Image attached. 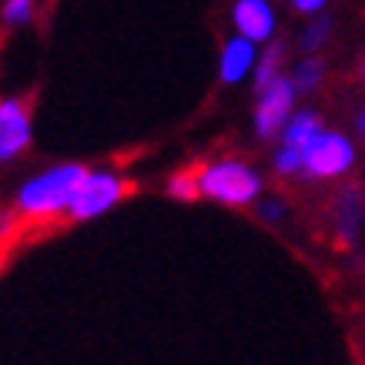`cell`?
Segmentation results:
<instances>
[{
  "instance_id": "obj_1",
  "label": "cell",
  "mask_w": 365,
  "mask_h": 365,
  "mask_svg": "<svg viewBox=\"0 0 365 365\" xmlns=\"http://www.w3.org/2000/svg\"><path fill=\"white\" fill-rule=\"evenodd\" d=\"M88 168L81 165H54L41 171V175L27 178L14 198V211L17 215H27V218H57V215H67L71 201H74V191L84 181Z\"/></svg>"
},
{
  "instance_id": "obj_2",
  "label": "cell",
  "mask_w": 365,
  "mask_h": 365,
  "mask_svg": "<svg viewBox=\"0 0 365 365\" xmlns=\"http://www.w3.org/2000/svg\"><path fill=\"white\" fill-rule=\"evenodd\" d=\"M198 188L205 198L222 205H248L262 191V178L242 161H215L198 168Z\"/></svg>"
},
{
  "instance_id": "obj_3",
  "label": "cell",
  "mask_w": 365,
  "mask_h": 365,
  "mask_svg": "<svg viewBox=\"0 0 365 365\" xmlns=\"http://www.w3.org/2000/svg\"><path fill=\"white\" fill-rule=\"evenodd\" d=\"M128 188L131 185L121 175H114V171H88L84 181L78 185V191H74V201H71L67 215L74 222L101 218V215H108V211L118 208L128 198Z\"/></svg>"
},
{
  "instance_id": "obj_4",
  "label": "cell",
  "mask_w": 365,
  "mask_h": 365,
  "mask_svg": "<svg viewBox=\"0 0 365 365\" xmlns=\"http://www.w3.org/2000/svg\"><path fill=\"white\" fill-rule=\"evenodd\" d=\"M31 111L24 101L4 98L0 101V165H11L31 148Z\"/></svg>"
},
{
  "instance_id": "obj_5",
  "label": "cell",
  "mask_w": 365,
  "mask_h": 365,
  "mask_svg": "<svg viewBox=\"0 0 365 365\" xmlns=\"http://www.w3.org/2000/svg\"><path fill=\"white\" fill-rule=\"evenodd\" d=\"M292 101H295V84L288 78L272 81L262 94H258V108H255V128L262 138H275L285 131L288 114H292Z\"/></svg>"
},
{
  "instance_id": "obj_6",
  "label": "cell",
  "mask_w": 365,
  "mask_h": 365,
  "mask_svg": "<svg viewBox=\"0 0 365 365\" xmlns=\"http://www.w3.org/2000/svg\"><path fill=\"white\" fill-rule=\"evenodd\" d=\"M349 165H352V144L345 141L342 134L322 131L305 148V171L312 178H335L349 171Z\"/></svg>"
},
{
  "instance_id": "obj_7",
  "label": "cell",
  "mask_w": 365,
  "mask_h": 365,
  "mask_svg": "<svg viewBox=\"0 0 365 365\" xmlns=\"http://www.w3.org/2000/svg\"><path fill=\"white\" fill-rule=\"evenodd\" d=\"M232 21L238 27L245 41H268L272 31H275V11H272V4L268 0H238L232 11Z\"/></svg>"
},
{
  "instance_id": "obj_8",
  "label": "cell",
  "mask_w": 365,
  "mask_h": 365,
  "mask_svg": "<svg viewBox=\"0 0 365 365\" xmlns=\"http://www.w3.org/2000/svg\"><path fill=\"white\" fill-rule=\"evenodd\" d=\"M252 67H255V44L238 34L222 51V81L225 84H235V81H242Z\"/></svg>"
},
{
  "instance_id": "obj_9",
  "label": "cell",
  "mask_w": 365,
  "mask_h": 365,
  "mask_svg": "<svg viewBox=\"0 0 365 365\" xmlns=\"http://www.w3.org/2000/svg\"><path fill=\"white\" fill-rule=\"evenodd\" d=\"M285 141L282 144H288V148H299V151H305L315 138L322 134V121L315 118V114H309V111H302V114H295L292 121L285 124Z\"/></svg>"
},
{
  "instance_id": "obj_10",
  "label": "cell",
  "mask_w": 365,
  "mask_h": 365,
  "mask_svg": "<svg viewBox=\"0 0 365 365\" xmlns=\"http://www.w3.org/2000/svg\"><path fill=\"white\" fill-rule=\"evenodd\" d=\"M278 67H282V44H272L265 54H262V61L255 64V88H258V94H262L272 81L282 78Z\"/></svg>"
},
{
  "instance_id": "obj_11",
  "label": "cell",
  "mask_w": 365,
  "mask_h": 365,
  "mask_svg": "<svg viewBox=\"0 0 365 365\" xmlns=\"http://www.w3.org/2000/svg\"><path fill=\"white\" fill-rule=\"evenodd\" d=\"M275 171L278 175H299V171H305V151H299V148H288V144H282V151L275 155Z\"/></svg>"
},
{
  "instance_id": "obj_12",
  "label": "cell",
  "mask_w": 365,
  "mask_h": 365,
  "mask_svg": "<svg viewBox=\"0 0 365 365\" xmlns=\"http://www.w3.org/2000/svg\"><path fill=\"white\" fill-rule=\"evenodd\" d=\"M168 195H171V198H181V201H195L201 195L198 171H195V175H188V171L175 175V178H171V185H168Z\"/></svg>"
},
{
  "instance_id": "obj_13",
  "label": "cell",
  "mask_w": 365,
  "mask_h": 365,
  "mask_svg": "<svg viewBox=\"0 0 365 365\" xmlns=\"http://www.w3.org/2000/svg\"><path fill=\"white\" fill-rule=\"evenodd\" d=\"M34 17V0H7L4 4V21L11 27H24Z\"/></svg>"
},
{
  "instance_id": "obj_14",
  "label": "cell",
  "mask_w": 365,
  "mask_h": 365,
  "mask_svg": "<svg viewBox=\"0 0 365 365\" xmlns=\"http://www.w3.org/2000/svg\"><path fill=\"white\" fill-rule=\"evenodd\" d=\"M319 78H322V64L319 61H305V64H299V71H295V91H309V88H315L319 84Z\"/></svg>"
},
{
  "instance_id": "obj_15",
  "label": "cell",
  "mask_w": 365,
  "mask_h": 365,
  "mask_svg": "<svg viewBox=\"0 0 365 365\" xmlns=\"http://www.w3.org/2000/svg\"><path fill=\"white\" fill-rule=\"evenodd\" d=\"M325 34H329V21H319L309 34H305V47H315V44L322 41V37H325Z\"/></svg>"
},
{
  "instance_id": "obj_16",
  "label": "cell",
  "mask_w": 365,
  "mask_h": 365,
  "mask_svg": "<svg viewBox=\"0 0 365 365\" xmlns=\"http://www.w3.org/2000/svg\"><path fill=\"white\" fill-rule=\"evenodd\" d=\"M322 4H325V0H292V7H295L299 14H315Z\"/></svg>"
},
{
  "instance_id": "obj_17",
  "label": "cell",
  "mask_w": 365,
  "mask_h": 365,
  "mask_svg": "<svg viewBox=\"0 0 365 365\" xmlns=\"http://www.w3.org/2000/svg\"><path fill=\"white\" fill-rule=\"evenodd\" d=\"M362 131H365V114H362Z\"/></svg>"
}]
</instances>
